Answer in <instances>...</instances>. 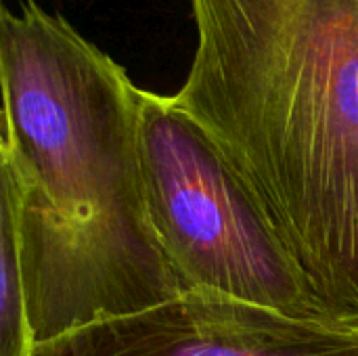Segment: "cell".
<instances>
[{
	"mask_svg": "<svg viewBox=\"0 0 358 356\" xmlns=\"http://www.w3.org/2000/svg\"><path fill=\"white\" fill-rule=\"evenodd\" d=\"M0 92L34 344L180 294L149 225L138 86L67 19L0 2Z\"/></svg>",
	"mask_w": 358,
	"mask_h": 356,
	"instance_id": "1",
	"label": "cell"
},
{
	"mask_svg": "<svg viewBox=\"0 0 358 356\" xmlns=\"http://www.w3.org/2000/svg\"><path fill=\"white\" fill-rule=\"evenodd\" d=\"M172 97L216 141L329 319L358 327V0H191Z\"/></svg>",
	"mask_w": 358,
	"mask_h": 356,
	"instance_id": "2",
	"label": "cell"
},
{
	"mask_svg": "<svg viewBox=\"0 0 358 356\" xmlns=\"http://www.w3.org/2000/svg\"><path fill=\"white\" fill-rule=\"evenodd\" d=\"M138 162L149 225L180 292L329 319L208 130L172 97L143 88Z\"/></svg>",
	"mask_w": 358,
	"mask_h": 356,
	"instance_id": "3",
	"label": "cell"
},
{
	"mask_svg": "<svg viewBox=\"0 0 358 356\" xmlns=\"http://www.w3.org/2000/svg\"><path fill=\"white\" fill-rule=\"evenodd\" d=\"M29 356H358V327L180 292L157 306L38 342Z\"/></svg>",
	"mask_w": 358,
	"mask_h": 356,
	"instance_id": "4",
	"label": "cell"
},
{
	"mask_svg": "<svg viewBox=\"0 0 358 356\" xmlns=\"http://www.w3.org/2000/svg\"><path fill=\"white\" fill-rule=\"evenodd\" d=\"M31 346L19 245V193L0 107V356H29Z\"/></svg>",
	"mask_w": 358,
	"mask_h": 356,
	"instance_id": "5",
	"label": "cell"
}]
</instances>
